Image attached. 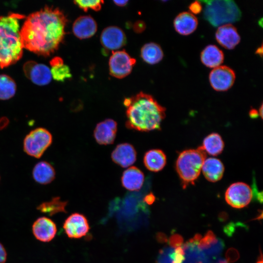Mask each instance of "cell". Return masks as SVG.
<instances>
[{"instance_id": "obj_1", "label": "cell", "mask_w": 263, "mask_h": 263, "mask_svg": "<svg viewBox=\"0 0 263 263\" xmlns=\"http://www.w3.org/2000/svg\"><path fill=\"white\" fill-rule=\"evenodd\" d=\"M67 22L63 12L52 6L31 14L20 29L23 48L38 55L50 56L64 39Z\"/></svg>"}, {"instance_id": "obj_2", "label": "cell", "mask_w": 263, "mask_h": 263, "mask_svg": "<svg viewBox=\"0 0 263 263\" xmlns=\"http://www.w3.org/2000/svg\"><path fill=\"white\" fill-rule=\"evenodd\" d=\"M124 105L126 107L125 125L128 129L140 132L160 129L166 109L151 95L141 92L126 98Z\"/></svg>"}, {"instance_id": "obj_3", "label": "cell", "mask_w": 263, "mask_h": 263, "mask_svg": "<svg viewBox=\"0 0 263 263\" xmlns=\"http://www.w3.org/2000/svg\"><path fill=\"white\" fill-rule=\"evenodd\" d=\"M25 18L21 14L9 13L0 16V68L15 64L22 57L23 46L19 21Z\"/></svg>"}, {"instance_id": "obj_4", "label": "cell", "mask_w": 263, "mask_h": 263, "mask_svg": "<svg viewBox=\"0 0 263 263\" xmlns=\"http://www.w3.org/2000/svg\"><path fill=\"white\" fill-rule=\"evenodd\" d=\"M205 3L203 17L214 27L239 20L242 13L234 1L231 0H203Z\"/></svg>"}, {"instance_id": "obj_5", "label": "cell", "mask_w": 263, "mask_h": 263, "mask_svg": "<svg viewBox=\"0 0 263 263\" xmlns=\"http://www.w3.org/2000/svg\"><path fill=\"white\" fill-rule=\"evenodd\" d=\"M206 157V153L201 147L185 150L179 154L176 169L184 188L193 184L198 178Z\"/></svg>"}, {"instance_id": "obj_6", "label": "cell", "mask_w": 263, "mask_h": 263, "mask_svg": "<svg viewBox=\"0 0 263 263\" xmlns=\"http://www.w3.org/2000/svg\"><path fill=\"white\" fill-rule=\"evenodd\" d=\"M52 142V135L48 130L41 127L37 128L25 136L23 142V150L29 156L39 158Z\"/></svg>"}, {"instance_id": "obj_7", "label": "cell", "mask_w": 263, "mask_h": 263, "mask_svg": "<svg viewBox=\"0 0 263 263\" xmlns=\"http://www.w3.org/2000/svg\"><path fill=\"white\" fill-rule=\"evenodd\" d=\"M135 63V59L125 50L113 51L109 61L110 75L117 78H124L130 74Z\"/></svg>"}, {"instance_id": "obj_8", "label": "cell", "mask_w": 263, "mask_h": 263, "mask_svg": "<svg viewBox=\"0 0 263 263\" xmlns=\"http://www.w3.org/2000/svg\"><path fill=\"white\" fill-rule=\"evenodd\" d=\"M252 191L245 183L237 182L231 184L225 193L227 203L233 207L241 208L247 206L252 197Z\"/></svg>"}, {"instance_id": "obj_9", "label": "cell", "mask_w": 263, "mask_h": 263, "mask_svg": "<svg viewBox=\"0 0 263 263\" xmlns=\"http://www.w3.org/2000/svg\"><path fill=\"white\" fill-rule=\"evenodd\" d=\"M235 73L230 67L219 66L210 72L209 80L212 88L219 92L229 90L235 80Z\"/></svg>"}, {"instance_id": "obj_10", "label": "cell", "mask_w": 263, "mask_h": 263, "mask_svg": "<svg viewBox=\"0 0 263 263\" xmlns=\"http://www.w3.org/2000/svg\"><path fill=\"white\" fill-rule=\"evenodd\" d=\"M23 70L25 76L37 85H46L51 81V70L43 64L28 61L23 65Z\"/></svg>"}, {"instance_id": "obj_11", "label": "cell", "mask_w": 263, "mask_h": 263, "mask_svg": "<svg viewBox=\"0 0 263 263\" xmlns=\"http://www.w3.org/2000/svg\"><path fill=\"white\" fill-rule=\"evenodd\" d=\"M63 227L67 236L74 239L80 238L85 236L90 229L86 218L78 213L70 215L65 220Z\"/></svg>"}, {"instance_id": "obj_12", "label": "cell", "mask_w": 263, "mask_h": 263, "mask_svg": "<svg viewBox=\"0 0 263 263\" xmlns=\"http://www.w3.org/2000/svg\"><path fill=\"white\" fill-rule=\"evenodd\" d=\"M100 42L107 50L120 49L126 43V36L124 31L115 26H108L103 29L100 35Z\"/></svg>"}, {"instance_id": "obj_13", "label": "cell", "mask_w": 263, "mask_h": 263, "mask_svg": "<svg viewBox=\"0 0 263 263\" xmlns=\"http://www.w3.org/2000/svg\"><path fill=\"white\" fill-rule=\"evenodd\" d=\"M33 234L36 239L42 242H49L56 236V225L51 219L42 216L38 218L32 226Z\"/></svg>"}, {"instance_id": "obj_14", "label": "cell", "mask_w": 263, "mask_h": 263, "mask_svg": "<svg viewBox=\"0 0 263 263\" xmlns=\"http://www.w3.org/2000/svg\"><path fill=\"white\" fill-rule=\"evenodd\" d=\"M117 123L112 119H106L98 123L94 130V136L100 145H109L114 142L117 132Z\"/></svg>"}, {"instance_id": "obj_15", "label": "cell", "mask_w": 263, "mask_h": 263, "mask_svg": "<svg viewBox=\"0 0 263 263\" xmlns=\"http://www.w3.org/2000/svg\"><path fill=\"white\" fill-rule=\"evenodd\" d=\"M112 160L122 168L132 165L136 159V151L133 146L129 143L117 145L111 154Z\"/></svg>"}, {"instance_id": "obj_16", "label": "cell", "mask_w": 263, "mask_h": 263, "mask_svg": "<svg viewBox=\"0 0 263 263\" xmlns=\"http://www.w3.org/2000/svg\"><path fill=\"white\" fill-rule=\"evenodd\" d=\"M215 38L222 46L229 50L234 48L241 40L237 29L231 24L220 26L216 32Z\"/></svg>"}, {"instance_id": "obj_17", "label": "cell", "mask_w": 263, "mask_h": 263, "mask_svg": "<svg viewBox=\"0 0 263 263\" xmlns=\"http://www.w3.org/2000/svg\"><path fill=\"white\" fill-rule=\"evenodd\" d=\"M97 25L91 16H82L77 18L73 25V32L78 38H90L96 32Z\"/></svg>"}, {"instance_id": "obj_18", "label": "cell", "mask_w": 263, "mask_h": 263, "mask_svg": "<svg viewBox=\"0 0 263 263\" xmlns=\"http://www.w3.org/2000/svg\"><path fill=\"white\" fill-rule=\"evenodd\" d=\"M198 19L192 13L183 12L174 19L173 25L176 32L182 35H189L192 33L198 26Z\"/></svg>"}, {"instance_id": "obj_19", "label": "cell", "mask_w": 263, "mask_h": 263, "mask_svg": "<svg viewBox=\"0 0 263 263\" xmlns=\"http://www.w3.org/2000/svg\"><path fill=\"white\" fill-rule=\"evenodd\" d=\"M144 181L143 172L136 167H131L122 174L121 183L124 188L130 191L139 190Z\"/></svg>"}, {"instance_id": "obj_20", "label": "cell", "mask_w": 263, "mask_h": 263, "mask_svg": "<svg viewBox=\"0 0 263 263\" xmlns=\"http://www.w3.org/2000/svg\"><path fill=\"white\" fill-rule=\"evenodd\" d=\"M224 169L223 164L219 159L210 157L205 160L201 170L206 179L215 182L222 178Z\"/></svg>"}, {"instance_id": "obj_21", "label": "cell", "mask_w": 263, "mask_h": 263, "mask_svg": "<svg viewBox=\"0 0 263 263\" xmlns=\"http://www.w3.org/2000/svg\"><path fill=\"white\" fill-rule=\"evenodd\" d=\"M32 176L37 183L46 185L50 184L55 179L56 172L50 163L42 161L37 163L34 166Z\"/></svg>"}, {"instance_id": "obj_22", "label": "cell", "mask_w": 263, "mask_h": 263, "mask_svg": "<svg viewBox=\"0 0 263 263\" xmlns=\"http://www.w3.org/2000/svg\"><path fill=\"white\" fill-rule=\"evenodd\" d=\"M167 159L164 152L159 149H152L147 151L143 162L146 168L151 171L158 172L165 166Z\"/></svg>"}, {"instance_id": "obj_23", "label": "cell", "mask_w": 263, "mask_h": 263, "mask_svg": "<svg viewBox=\"0 0 263 263\" xmlns=\"http://www.w3.org/2000/svg\"><path fill=\"white\" fill-rule=\"evenodd\" d=\"M201 60L202 63L209 68H215L219 66L223 62L224 55L218 47L214 45H208L201 53Z\"/></svg>"}, {"instance_id": "obj_24", "label": "cell", "mask_w": 263, "mask_h": 263, "mask_svg": "<svg viewBox=\"0 0 263 263\" xmlns=\"http://www.w3.org/2000/svg\"><path fill=\"white\" fill-rule=\"evenodd\" d=\"M197 246L206 255L211 256L218 255L222 248L221 242L210 230L199 240Z\"/></svg>"}, {"instance_id": "obj_25", "label": "cell", "mask_w": 263, "mask_h": 263, "mask_svg": "<svg viewBox=\"0 0 263 263\" xmlns=\"http://www.w3.org/2000/svg\"><path fill=\"white\" fill-rule=\"evenodd\" d=\"M140 55L145 62L153 65L161 61L164 53L159 44L154 42H149L142 47Z\"/></svg>"}, {"instance_id": "obj_26", "label": "cell", "mask_w": 263, "mask_h": 263, "mask_svg": "<svg viewBox=\"0 0 263 263\" xmlns=\"http://www.w3.org/2000/svg\"><path fill=\"white\" fill-rule=\"evenodd\" d=\"M201 147L206 153L210 155L216 156L222 152L224 143L219 134L212 133L204 139L203 145Z\"/></svg>"}, {"instance_id": "obj_27", "label": "cell", "mask_w": 263, "mask_h": 263, "mask_svg": "<svg viewBox=\"0 0 263 263\" xmlns=\"http://www.w3.org/2000/svg\"><path fill=\"white\" fill-rule=\"evenodd\" d=\"M170 246L161 254L158 263H183L185 259L183 246Z\"/></svg>"}, {"instance_id": "obj_28", "label": "cell", "mask_w": 263, "mask_h": 263, "mask_svg": "<svg viewBox=\"0 0 263 263\" xmlns=\"http://www.w3.org/2000/svg\"><path fill=\"white\" fill-rule=\"evenodd\" d=\"M66 204V202L61 201L59 197H56L49 201L42 203L37 208L42 213L53 216L58 212H65Z\"/></svg>"}, {"instance_id": "obj_29", "label": "cell", "mask_w": 263, "mask_h": 263, "mask_svg": "<svg viewBox=\"0 0 263 263\" xmlns=\"http://www.w3.org/2000/svg\"><path fill=\"white\" fill-rule=\"evenodd\" d=\"M15 81L6 75H0V99L8 100L14 96L16 91Z\"/></svg>"}, {"instance_id": "obj_30", "label": "cell", "mask_w": 263, "mask_h": 263, "mask_svg": "<svg viewBox=\"0 0 263 263\" xmlns=\"http://www.w3.org/2000/svg\"><path fill=\"white\" fill-rule=\"evenodd\" d=\"M50 70L52 77L57 81L64 82L72 77L69 66L64 63L52 66Z\"/></svg>"}, {"instance_id": "obj_31", "label": "cell", "mask_w": 263, "mask_h": 263, "mask_svg": "<svg viewBox=\"0 0 263 263\" xmlns=\"http://www.w3.org/2000/svg\"><path fill=\"white\" fill-rule=\"evenodd\" d=\"M74 3L85 12L89 9L95 11H99L104 1L101 0H75Z\"/></svg>"}, {"instance_id": "obj_32", "label": "cell", "mask_w": 263, "mask_h": 263, "mask_svg": "<svg viewBox=\"0 0 263 263\" xmlns=\"http://www.w3.org/2000/svg\"><path fill=\"white\" fill-rule=\"evenodd\" d=\"M191 13L198 14L200 13L202 9V6L200 1H194L191 3L188 6Z\"/></svg>"}, {"instance_id": "obj_33", "label": "cell", "mask_w": 263, "mask_h": 263, "mask_svg": "<svg viewBox=\"0 0 263 263\" xmlns=\"http://www.w3.org/2000/svg\"><path fill=\"white\" fill-rule=\"evenodd\" d=\"M133 28L135 32L140 33L145 30L146 24L143 21L138 20L134 23Z\"/></svg>"}, {"instance_id": "obj_34", "label": "cell", "mask_w": 263, "mask_h": 263, "mask_svg": "<svg viewBox=\"0 0 263 263\" xmlns=\"http://www.w3.org/2000/svg\"><path fill=\"white\" fill-rule=\"evenodd\" d=\"M7 252L2 244L0 243V263H5L7 259Z\"/></svg>"}, {"instance_id": "obj_35", "label": "cell", "mask_w": 263, "mask_h": 263, "mask_svg": "<svg viewBox=\"0 0 263 263\" xmlns=\"http://www.w3.org/2000/svg\"><path fill=\"white\" fill-rule=\"evenodd\" d=\"M9 119L5 116L0 118V131L3 130L7 128L9 124Z\"/></svg>"}, {"instance_id": "obj_36", "label": "cell", "mask_w": 263, "mask_h": 263, "mask_svg": "<svg viewBox=\"0 0 263 263\" xmlns=\"http://www.w3.org/2000/svg\"><path fill=\"white\" fill-rule=\"evenodd\" d=\"M51 66L57 65L63 63V61L60 57H55L50 62Z\"/></svg>"}, {"instance_id": "obj_37", "label": "cell", "mask_w": 263, "mask_h": 263, "mask_svg": "<svg viewBox=\"0 0 263 263\" xmlns=\"http://www.w3.org/2000/svg\"><path fill=\"white\" fill-rule=\"evenodd\" d=\"M114 3L120 7H123L126 5L128 2V0H113Z\"/></svg>"}, {"instance_id": "obj_38", "label": "cell", "mask_w": 263, "mask_h": 263, "mask_svg": "<svg viewBox=\"0 0 263 263\" xmlns=\"http://www.w3.org/2000/svg\"><path fill=\"white\" fill-rule=\"evenodd\" d=\"M249 115L251 118H256L259 115V113L257 110L252 109L249 112Z\"/></svg>"}, {"instance_id": "obj_39", "label": "cell", "mask_w": 263, "mask_h": 263, "mask_svg": "<svg viewBox=\"0 0 263 263\" xmlns=\"http://www.w3.org/2000/svg\"><path fill=\"white\" fill-rule=\"evenodd\" d=\"M256 53L257 54L260 55L262 56V55L263 54V47H262V46L260 48H259L256 50Z\"/></svg>"}, {"instance_id": "obj_40", "label": "cell", "mask_w": 263, "mask_h": 263, "mask_svg": "<svg viewBox=\"0 0 263 263\" xmlns=\"http://www.w3.org/2000/svg\"><path fill=\"white\" fill-rule=\"evenodd\" d=\"M259 115H261V117H263V105L262 104L259 110Z\"/></svg>"}, {"instance_id": "obj_41", "label": "cell", "mask_w": 263, "mask_h": 263, "mask_svg": "<svg viewBox=\"0 0 263 263\" xmlns=\"http://www.w3.org/2000/svg\"><path fill=\"white\" fill-rule=\"evenodd\" d=\"M257 263H263L262 258H261V260L258 261Z\"/></svg>"}, {"instance_id": "obj_42", "label": "cell", "mask_w": 263, "mask_h": 263, "mask_svg": "<svg viewBox=\"0 0 263 263\" xmlns=\"http://www.w3.org/2000/svg\"><path fill=\"white\" fill-rule=\"evenodd\" d=\"M227 263V262H226L222 261V262H220V263Z\"/></svg>"}]
</instances>
